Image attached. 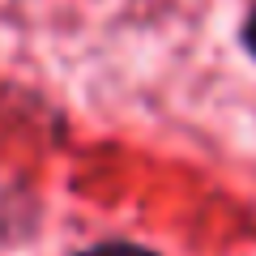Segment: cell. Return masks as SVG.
Returning a JSON list of instances; mask_svg holds the SVG:
<instances>
[{
  "label": "cell",
  "mask_w": 256,
  "mask_h": 256,
  "mask_svg": "<svg viewBox=\"0 0 256 256\" xmlns=\"http://www.w3.org/2000/svg\"><path fill=\"white\" fill-rule=\"evenodd\" d=\"M73 256H162V252L150 244H137V239H98V244L82 248Z\"/></svg>",
  "instance_id": "cell-1"
},
{
  "label": "cell",
  "mask_w": 256,
  "mask_h": 256,
  "mask_svg": "<svg viewBox=\"0 0 256 256\" xmlns=\"http://www.w3.org/2000/svg\"><path fill=\"white\" fill-rule=\"evenodd\" d=\"M239 47H244V56L256 64V4L244 13V22H239Z\"/></svg>",
  "instance_id": "cell-2"
}]
</instances>
